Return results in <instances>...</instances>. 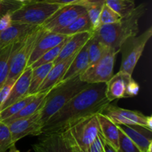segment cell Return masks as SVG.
Instances as JSON below:
<instances>
[{"instance_id":"cell-10","label":"cell","mask_w":152,"mask_h":152,"mask_svg":"<svg viewBox=\"0 0 152 152\" xmlns=\"http://www.w3.org/2000/svg\"><path fill=\"white\" fill-rule=\"evenodd\" d=\"M7 125L15 144L25 137L40 136L42 133L43 126L40 120L39 110L30 117L15 120Z\"/></svg>"},{"instance_id":"cell-6","label":"cell","mask_w":152,"mask_h":152,"mask_svg":"<svg viewBox=\"0 0 152 152\" xmlns=\"http://www.w3.org/2000/svg\"><path fill=\"white\" fill-rule=\"evenodd\" d=\"M152 37V27H149L140 35L128 39L123 44L120 51L122 53V61L120 71L132 75L142 56L145 45Z\"/></svg>"},{"instance_id":"cell-43","label":"cell","mask_w":152,"mask_h":152,"mask_svg":"<svg viewBox=\"0 0 152 152\" xmlns=\"http://www.w3.org/2000/svg\"><path fill=\"white\" fill-rule=\"evenodd\" d=\"M146 152H152V142L151 144H150L149 146H148V150H147Z\"/></svg>"},{"instance_id":"cell-19","label":"cell","mask_w":152,"mask_h":152,"mask_svg":"<svg viewBox=\"0 0 152 152\" xmlns=\"http://www.w3.org/2000/svg\"><path fill=\"white\" fill-rule=\"evenodd\" d=\"M37 26L38 25L13 22L8 28L0 32V48L22 40Z\"/></svg>"},{"instance_id":"cell-31","label":"cell","mask_w":152,"mask_h":152,"mask_svg":"<svg viewBox=\"0 0 152 152\" xmlns=\"http://www.w3.org/2000/svg\"><path fill=\"white\" fill-rule=\"evenodd\" d=\"M15 145L7 125L0 121V152L7 151Z\"/></svg>"},{"instance_id":"cell-18","label":"cell","mask_w":152,"mask_h":152,"mask_svg":"<svg viewBox=\"0 0 152 152\" xmlns=\"http://www.w3.org/2000/svg\"><path fill=\"white\" fill-rule=\"evenodd\" d=\"M93 35V31H85L68 37L58 57L53 63L56 64L76 54L86 44Z\"/></svg>"},{"instance_id":"cell-2","label":"cell","mask_w":152,"mask_h":152,"mask_svg":"<svg viewBox=\"0 0 152 152\" xmlns=\"http://www.w3.org/2000/svg\"><path fill=\"white\" fill-rule=\"evenodd\" d=\"M147 5L145 3L135 7L131 13L122 17L116 23L102 25L93 32V35L109 48L120 52L123 43L139 32V20L145 14Z\"/></svg>"},{"instance_id":"cell-20","label":"cell","mask_w":152,"mask_h":152,"mask_svg":"<svg viewBox=\"0 0 152 152\" xmlns=\"http://www.w3.org/2000/svg\"><path fill=\"white\" fill-rule=\"evenodd\" d=\"M88 65V56L87 45L86 44L76 54L75 57L71 62V65H69L68 70L59 83H64L74 77L80 76L82 73L84 72Z\"/></svg>"},{"instance_id":"cell-21","label":"cell","mask_w":152,"mask_h":152,"mask_svg":"<svg viewBox=\"0 0 152 152\" xmlns=\"http://www.w3.org/2000/svg\"><path fill=\"white\" fill-rule=\"evenodd\" d=\"M96 117L100 128L101 136L117 150L119 142V129L117 126L102 113L96 114Z\"/></svg>"},{"instance_id":"cell-3","label":"cell","mask_w":152,"mask_h":152,"mask_svg":"<svg viewBox=\"0 0 152 152\" xmlns=\"http://www.w3.org/2000/svg\"><path fill=\"white\" fill-rule=\"evenodd\" d=\"M88 85L82 81L80 76H77L68 81L59 83L50 89L46 95L44 105L39 110L42 126Z\"/></svg>"},{"instance_id":"cell-8","label":"cell","mask_w":152,"mask_h":152,"mask_svg":"<svg viewBox=\"0 0 152 152\" xmlns=\"http://www.w3.org/2000/svg\"><path fill=\"white\" fill-rule=\"evenodd\" d=\"M117 52L110 49L99 60L88 67L80 75L82 81L88 84L105 83L114 75V67Z\"/></svg>"},{"instance_id":"cell-22","label":"cell","mask_w":152,"mask_h":152,"mask_svg":"<svg viewBox=\"0 0 152 152\" xmlns=\"http://www.w3.org/2000/svg\"><path fill=\"white\" fill-rule=\"evenodd\" d=\"M85 7L91 24L92 31H95L100 26V14L105 0H81L76 3Z\"/></svg>"},{"instance_id":"cell-14","label":"cell","mask_w":152,"mask_h":152,"mask_svg":"<svg viewBox=\"0 0 152 152\" xmlns=\"http://www.w3.org/2000/svg\"><path fill=\"white\" fill-rule=\"evenodd\" d=\"M32 71L33 69L31 66H27L25 68L23 72L21 74V75L18 77L16 81L15 82L14 85L9 94L8 97L4 101V103L0 106V111L28 95L30 84H31Z\"/></svg>"},{"instance_id":"cell-39","label":"cell","mask_w":152,"mask_h":152,"mask_svg":"<svg viewBox=\"0 0 152 152\" xmlns=\"http://www.w3.org/2000/svg\"><path fill=\"white\" fill-rule=\"evenodd\" d=\"M36 1H46V2H50V3H56V4H76V3L79 2L81 0H36Z\"/></svg>"},{"instance_id":"cell-5","label":"cell","mask_w":152,"mask_h":152,"mask_svg":"<svg viewBox=\"0 0 152 152\" xmlns=\"http://www.w3.org/2000/svg\"><path fill=\"white\" fill-rule=\"evenodd\" d=\"M44 30L40 25L30 31L23 39L22 43L16 49L11 56L9 67V73L7 80L18 79L28 65V59L31 54L36 42L39 38Z\"/></svg>"},{"instance_id":"cell-9","label":"cell","mask_w":152,"mask_h":152,"mask_svg":"<svg viewBox=\"0 0 152 152\" xmlns=\"http://www.w3.org/2000/svg\"><path fill=\"white\" fill-rule=\"evenodd\" d=\"M86 12L85 7L79 4H65L40 26L45 31L57 33Z\"/></svg>"},{"instance_id":"cell-25","label":"cell","mask_w":152,"mask_h":152,"mask_svg":"<svg viewBox=\"0 0 152 152\" xmlns=\"http://www.w3.org/2000/svg\"><path fill=\"white\" fill-rule=\"evenodd\" d=\"M89 65H93L101 59L111 48L99 41L94 35L86 42Z\"/></svg>"},{"instance_id":"cell-11","label":"cell","mask_w":152,"mask_h":152,"mask_svg":"<svg viewBox=\"0 0 152 152\" xmlns=\"http://www.w3.org/2000/svg\"><path fill=\"white\" fill-rule=\"evenodd\" d=\"M102 113L106 115L116 125H139L148 128L147 116L140 111L122 108L110 103Z\"/></svg>"},{"instance_id":"cell-29","label":"cell","mask_w":152,"mask_h":152,"mask_svg":"<svg viewBox=\"0 0 152 152\" xmlns=\"http://www.w3.org/2000/svg\"><path fill=\"white\" fill-rule=\"evenodd\" d=\"M105 3L121 17L126 16L136 7L135 0H105Z\"/></svg>"},{"instance_id":"cell-40","label":"cell","mask_w":152,"mask_h":152,"mask_svg":"<svg viewBox=\"0 0 152 152\" xmlns=\"http://www.w3.org/2000/svg\"><path fill=\"white\" fill-rule=\"evenodd\" d=\"M99 136H100L101 140H102V145H103V150L104 152H117V150L114 148V147L111 146L109 143H108L107 141H105L104 140V138L101 136L100 133H99Z\"/></svg>"},{"instance_id":"cell-36","label":"cell","mask_w":152,"mask_h":152,"mask_svg":"<svg viewBox=\"0 0 152 152\" xmlns=\"http://www.w3.org/2000/svg\"><path fill=\"white\" fill-rule=\"evenodd\" d=\"M140 91V86L133 78L130 80V81L128 83L126 88V91H125L124 98L133 97L137 96Z\"/></svg>"},{"instance_id":"cell-38","label":"cell","mask_w":152,"mask_h":152,"mask_svg":"<svg viewBox=\"0 0 152 152\" xmlns=\"http://www.w3.org/2000/svg\"><path fill=\"white\" fill-rule=\"evenodd\" d=\"M13 24L12 12H7L0 16V32L8 28Z\"/></svg>"},{"instance_id":"cell-12","label":"cell","mask_w":152,"mask_h":152,"mask_svg":"<svg viewBox=\"0 0 152 152\" xmlns=\"http://www.w3.org/2000/svg\"><path fill=\"white\" fill-rule=\"evenodd\" d=\"M42 135L32 145L34 152H74L71 142L62 133Z\"/></svg>"},{"instance_id":"cell-23","label":"cell","mask_w":152,"mask_h":152,"mask_svg":"<svg viewBox=\"0 0 152 152\" xmlns=\"http://www.w3.org/2000/svg\"><path fill=\"white\" fill-rule=\"evenodd\" d=\"M22 40L23 39L20 41L11 43L0 48V86L4 84L7 80L11 56L16 49L22 43Z\"/></svg>"},{"instance_id":"cell-28","label":"cell","mask_w":152,"mask_h":152,"mask_svg":"<svg viewBox=\"0 0 152 152\" xmlns=\"http://www.w3.org/2000/svg\"><path fill=\"white\" fill-rule=\"evenodd\" d=\"M37 94L26 95L23 98L16 101V102L10 105V106L7 107L4 110L0 111V121H3V120L13 116L14 114H17L25 105H28L31 101H32L35 98V96H37Z\"/></svg>"},{"instance_id":"cell-46","label":"cell","mask_w":152,"mask_h":152,"mask_svg":"<svg viewBox=\"0 0 152 152\" xmlns=\"http://www.w3.org/2000/svg\"><path fill=\"white\" fill-rule=\"evenodd\" d=\"M36 1V0H28V1Z\"/></svg>"},{"instance_id":"cell-27","label":"cell","mask_w":152,"mask_h":152,"mask_svg":"<svg viewBox=\"0 0 152 152\" xmlns=\"http://www.w3.org/2000/svg\"><path fill=\"white\" fill-rule=\"evenodd\" d=\"M53 65H54L53 62H50V63L40 65V66H38L33 69L31 79V84H30L28 94H36L37 89L39 88L40 85L44 81L45 77H47L48 74L51 70Z\"/></svg>"},{"instance_id":"cell-35","label":"cell","mask_w":152,"mask_h":152,"mask_svg":"<svg viewBox=\"0 0 152 152\" xmlns=\"http://www.w3.org/2000/svg\"><path fill=\"white\" fill-rule=\"evenodd\" d=\"M22 4V3L18 2L15 0H9L5 2L0 3V16L7 12H13Z\"/></svg>"},{"instance_id":"cell-1","label":"cell","mask_w":152,"mask_h":152,"mask_svg":"<svg viewBox=\"0 0 152 152\" xmlns=\"http://www.w3.org/2000/svg\"><path fill=\"white\" fill-rule=\"evenodd\" d=\"M110 103L105 96V83L89 84L43 126L42 134L62 133L81 119L102 113Z\"/></svg>"},{"instance_id":"cell-33","label":"cell","mask_w":152,"mask_h":152,"mask_svg":"<svg viewBox=\"0 0 152 152\" xmlns=\"http://www.w3.org/2000/svg\"><path fill=\"white\" fill-rule=\"evenodd\" d=\"M122 17L106 4L103 5L100 14V25L116 23L121 20Z\"/></svg>"},{"instance_id":"cell-30","label":"cell","mask_w":152,"mask_h":152,"mask_svg":"<svg viewBox=\"0 0 152 152\" xmlns=\"http://www.w3.org/2000/svg\"><path fill=\"white\" fill-rule=\"evenodd\" d=\"M68 38V37H67ZM67 38L65 39L64 41H62V42L59 43V45H57L56 46L53 47V48H51L50 50H49L48 51H47L46 53H45L39 59H37L36 62H34L32 65H31V68L34 69V68H37V67L40 66V65H45V64L50 63V62H53L55 61V59L58 57L59 53H60L61 50H62V47H63L64 44H65V41H66Z\"/></svg>"},{"instance_id":"cell-7","label":"cell","mask_w":152,"mask_h":152,"mask_svg":"<svg viewBox=\"0 0 152 152\" xmlns=\"http://www.w3.org/2000/svg\"><path fill=\"white\" fill-rule=\"evenodd\" d=\"M62 133L85 151L100 133L96 114L81 119Z\"/></svg>"},{"instance_id":"cell-4","label":"cell","mask_w":152,"mask_h":152,"mask_svg":"<svg viewBox=\"0 0 152 152\" xmlns=\"http://www.w3.org/2000/svg\"><path fill=\"white\" fill-rule=\"evenodd\" d=\"M63 4L42 1H29L12 12L13 22L41 25Z\"/></svg>"},{"instance_id":"cell-16","label":"cell","mask_w":152,"mask_h":152,"mask_svg":"<svg viewBox=\"0 0 152 152\" xmlns=\"http://www.w3.org/2000/svg\"><path fill=\"white\" fill-rule=\"evenodd\" d=\"M76 54L73 55V56H70V57L67 58V59H64V60L61 61L58 63L54 64L53 68L48 74L47 77H45L44 81L42 82V83L40 85L39 88L37 89L36 94L48 93L50 89L53 88L57 84H59L62 80V77L65 75L69 65H71V62L75 57Z\"/></svg>"},{"instance_id":"cell-13","label":"cell","mask_w":152,"mask_h":152,"mask_svg":"<svg viewBox=\"0 0 152 152\" xmlns=\"http://www.w3.org/2000/svg\"><path fill=\"white\" fill-rule=\"evenodd\" d=\"M67 36L58 33L44 31L36 42L31 54L28 59L27 66H31L34 62L39 59L45 53L59 45L67 38Z\"/></svg>"},{"instance_id":"cell-17","label":"cell","mask_w":152,"mask_h":152,"mask_svg":"<svg viewBox=\"0 0 152 152\" xmlns=\"http://www.w3.org/2000/svg\"><path fill=\"white\" fill-rule=\"evenodd\" d=\"M132 75L120 71L105 83V96L110 102L124 98L126 88Z\"/></svg>"},{"instance_id":"cell-32","label":"cell","mask_w":152,"mask_h":152,"mask_svg":"<svg viewBox=\"0 0 152 152\" xmlns=\"http://www.w3.org/2000/svg\"><path fill=\"white\" fill-rule=\"evenodd\" d=\"M117 152H141L134 142L120 129H119V142Z\"/></svg>"},{"instance_id":"cell-42","label":"cell","mask_w":152,"mask_h":152,"mask_svg":"<svg viewBox=\"0 0 152 152\" xmlns=\"http://www.w3.org/2000/svg\"><path fill=\"white\" fill-rule=\"evenodd\" d=\"M30 151H31V150H28V151H24V152H30ZM6 152H22V151H20L19 150H18L17 148H16V145H13V146H12L11 148L8 150V151H6Z\"/></svg>"},{"instance_id":"cell-37","label":"cell","mask_w":152,"mask_h":152,"mask_svg":"<svg viewBox=\"0 0 152 152\" xmlns=\"http://www.w3.org/2000/svg\"><path fill=\"white\" fill-rule=\"evenodd\" d=\"M84 152H104L103 145L99 134Z\"/></svg>"},{"instance_id":"cell-24","label":"cell","mask_w":152,"mask_h":152,"mask_svg":"<svg viewBox=\"0 0 152 152\" xmlns=\"http://www.w3.org/2000/svg\"><path fill=\"white\" fill-rule=\"evenodd\" d=\"M46 95H47V93L37 94L35 98L32 101H31L28 105H25L17 114H14L12 117H9V118L6 119V120H3L1 122H3L5 124H7V123H10V122L13 121L15 120L25 118V117H28L33 115L35 113H37L39 110L41 109L42 107L43 106Z\"/></svg>"},{"instance_id":"cell-41","label":"cell","mask_w":152,"mask_h":152,"mask_svg":"<svg viewBox=\"0 0 152 152\" xmlns=\"http://www.w3.org/2000/svg\"><path fill=\"white\" fill-rule=\"evenodd\" d=\"M62 134H63V133H62ZM64 135H65V134H64ZM65 137H66L68 138V140H69V142H71V146H72L73 151H74V152H84V151H83V150L81 149V148H80V147L78 146V145H77L75 143H74V142H73V141H71V140H70L69 138L68 137H67V136H65Z\"/></svg>"},{"instance_id":"cell-15","label":"cell","mask_w":152,"mask_h":152,"mask_svg":"<svg viewBox=\"0 0 152 152\" xmlns=\"http://www.w3.org/2000/svg\"><path fill=\"white\" fill-rule=\"evenodd\" d=\"M119 129L123 131L135 145L139 148L141 152H146L148 146L152 142V131L148 128L139 125L127 126L117 125Z\"/></svg>"},{"instance_id":"cell-45","label":"cell","mask_w":152,"mask_h":152,"mask_svg":"<svg viewBox=\"0 0 152 152\" xmlns=\"http://www.w3.org/2000/svg\"><path fill=\"white\" fill-rule=\"evenodd\" d=\"M9 1V0H0V3H2V2H5V1Z\"/></svg>"},{"instance_id":"cell-44","label":"cell","mask_w":152,"mask_h":152,"mask_svg":"<svg viewBox=\"0 0 152 152\" xmlns=\"http://www.w3.org/2000/svg\"><path fill=\"white\" fill-rule=\"evenodd\" d=\"M15 1H18V2L22 3V4H23V3H25V2H27V1H28V0H15Z\"/></svg>"},{"instance_id":"cell-34","label":"cell","mask_w":152,"mask_h":152,"mask_svg":"<svg viewBox=\"0 0 152 152\" xmlns=\"http://www.w3.org/2000/svg\"><path fill=\"white\" fill-rule=\"evenodd\" d=\"M17 79H10L4 82L3 85L0 86V106L4 102L8 97L9 94Z\"/></svg>"},{"instance_id":"cell-26","label":"cell","mask_w":152,"mask_h":152,"mask_svg":"<svg viewBox=\"0 0 152 152\" xmlns=\"http://www.w3.org/2000/svg\"><path fill=\"white\" fill-rule=\"evenodd\" d=\"M85 31H93L90 19H89L86 12L79 16L68 26L63 28L57 33L69 37V36L74 35V34H79V33L85 32Z\"/></svg>"}]
</instances>
